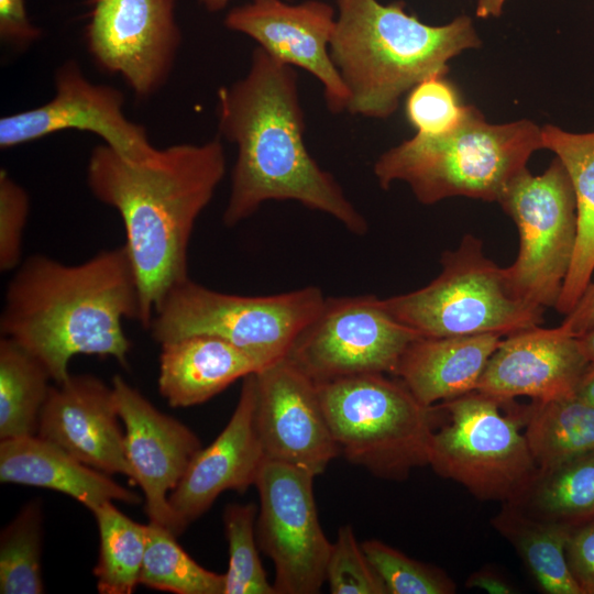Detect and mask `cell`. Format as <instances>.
Masks as SVG:
<instances>
[{"mask_svg": "<svg viewBox=\"0 0 594 594\" xmlns=\"http://www.w3.org/2000/svg\"><path fill=\"white\" fill-rule=\"evenodd\" d=\"M217 95L219 136L238 148L222 216L226 227H235L266 201L294 200L333 217L356 235L366 233L364 216L306 147L293 66L256 47L245 76Z\"/></svg>", "mask_w": 594, "mask_h": 594, "instance_id": "6da1fadb", "label": "cell"}, {"mask_svg": "<svg viewBox=\"0 0 594 594\" xmlns=\"http://www.w3.org/2000/svg\"><path fill=\"white\" fill-rule=\"evenodd\" d=\"M220 138L176 144L147 163H132L106 144L96 146L87 184L100 202L117 210L125 231L124 249L148 328L167 293L189 278L188 248L197 219L226 174Z\"/></svg>", "mask_w": 594, "mask_h": 594, "instance_id": "7a4b0ae2", "label": "cell"}, {"mask_svg": "<svg viewBox=\"0 0 594 594\" xmlns=\"http://www.w3.org/2000/svg\"><path fill=\"white\" fill-rule=\"evenodd\" d=\"M125 319L141 321L136 278L124 246L78 264L33 254L7 285L0 332L24 348L61 384L79 354L112 358L128 366Z\"/></svg>", "mask_w": 594, "mask_h": 594, "instance_id": "3957f363", "label": "cell"}, {"mask_svg": "<svg viewBox=\"0 0 594 594\" xmlns=\"http://www.w3.org/2000/svg\"><path fill=\"white\" fill-rule=\"evenodd\" d=\"M330 56L349 91L346 111L386 119L402 96L422 80L444 76L448 62L481 40L469 16L433 26L403 2L338 0Z\"/></svg>", "mask_w": 594, "mask_h": 594, "instance_id": "277c9868", "label": "cell"}, {"mask_svg": "<svg viewBox=\"0 0 594 594\" xmlns=\"http://www.w3.org/2000/svg\"><path fill=\"white\" fill-rule=\"evenodd\" d=\"M539 148L541 128L534 122L492 124L466 106L450 131L417 133L383 153L374 164V175L383 189L394 182L406 183L425 205L454 196L498 202Z\"/></svg>", "mask_w": 594, "mask_h": 594, "instance_id": "5b68a950", "label": "cell"}, {"mask_svg": "<svg viewBox=\"0 0 594 594\" xmlns=\"http://www.w3.org/2000/svg\"><path fill=\"white\" fill-rule=\"evenodd\" d=\"M318 389L339 454L349 462L389 480L428 464L439 406L420 403L399 378L360 374Z\"/></svg>", "mask_w": 594, "mask_h": 594, "instance_id": "8992f818", "label": "cell"}, {"mask_svg": "<svg viewBox=\"0 0 594 594\" xmlns=\"http://www.w3.org/2000/svg\"><path fill=\"white\" fill-rule=\"evenodd\" d=\"M440 262V274L428 285L383 299L388 312L420 337H507L542 322L544 308L512 294L504 268L484 254L476 237L465 234Z\"/></svg>", "mask_w": 594, "mask_h": 594, "instance_id": "52a82bcc", "label": "cell"}, {"mask_svg": "<svg viewBox=\"0 0 594 594\" xmlns=\"http://www.w3.org/2000/svg\"><path fill=\"white\" fill-rule=\"evenodd\" d=\"M324 299L314 286L271 296H240L187 278L167 293L147 329L160 344L197 334L218 337L265 367L286 356Z\"/></svg>", "mask_w": 594, "mask_h": 594, "instance_id": "ba28073f", "label": "cell"}, {"mask_svg": "<svg viewBox=\"0 0 594 594\" xmlns=\"http://www.w3.org/2000/svg\"><path fill=\"white\" fill-rule=\"evenodd\" d=\"M503 404L479 391L443 402L448 422L431 436L428 465L480 499L517 503L539 468L521 432L528 407Z\"/></svg>", "mask_w": 594, "mask_h": 594, "instance_id": "9c48e42d", "label": "cell"}, {"mask_svg": "<svg viewBox=\"0 0 594 594\" xmlns=\"http://www.w3.org/2000/svg\"><path fill=\"white\" fill-rule=\"evenodd\" d=\"M498 204L519 233L517 257L504 268L509 290L532 305L556 307L578 232L575 196L565 167L556 157L540 175L526 168L507 186Z\"/></svg>", "mask_w": 594, "mask_h": 594, "instance_id": "30bf717a", "label": "cell"}, {"mask_svg": "<svg viewBox=\"0 0 594 594\" xmlns=\"http://www.w3.org/2000/svg\"><path fill=\"white\" fill-rule=\"evenodd\" d=\"M418 338L376 296L326 297L285 358L317 384L360 374H394L403 353Z\"/></svg>", "mask_w": 594, "mask_h": 594, "instance_id": "8fae6325", "label": "cell"}, {"mask_svg": "<svg viewBox=\"0 0 594 594\" xmlns=\"http://www.w3.org/2000/svg\"><path fill=\"white\" fill-rule=\"evenodd\" d=\"M309 472L265 460L256 479L258 548L275 568L276 594H316L326 582L332 543L318 518Z\"/></svg>", "mask_w": 594, "mask_h": 594, "instance_id": "7c38bea8", "label": "cell"}, {"mask_svg": "<svg viewBox=\"0 0 594 594\" xmlns=\"http://www.w3.org/2000/svg\"><path fill=\"white\" fill-rule=\"evenodd\" d=\"M120 90L91 82L75 61L57 68L55 95L46 103L0 119V147L10 148L63 130L97 134L103 144L132 163H147L160 154L143 125L123 112Z\"/></svg>", "mask_w": 594, "mask_h": 594, "instance_id": "4fadbf2b", "label": "cell"}, {"mask_svg": "<svg viewBox=\"0 0 594 594\" xmlns=\"http://www.w3.org/2000/svg\"><path fill=\"white\" fill-rule=\"evenodd\" d=\"M176 0H92L87 45L106 72L144 99L166 82L182 42Z\"/></svg>", "mask_w": 594, "mask_h": 594, "instance_id": "5bb4252c", "label": "cell"}, {"mask_svg": "<svg viewBox=\"0 0 594 594\" xmlns=\"http://www.w3.org/2000/svg\"><path fill=\"white\" fill-rule=\"evenodd\" d=\"M256 376V426L267 460L314 476L324 472L339 449L321 405L318 384L287 358Z\"/></svg>", "mask_w": 594, "mask_h": 594, "instance_id": "9a60e30c", "label": "cell"}, {"mask_svg": "<svg viewBox=\"0 0 594 594\" xmlns=\"http://www.w3.org/2000/svg\"><path fill=\"white\" fill-rule=\"evenodd\" d=\"M119 416L124 428V449L145 498L151 522L182 534L168 503L170 492L201 449L199 438L179 420L160 411L122 376L112 380Z\"/></svg>", "mask_w": 594, "mask_h": 594, "instance_id": "2e32d148", "label": "cell"}, {"mask_svg": "<svg viewBox=\"0 0 594 594\" xmlns=\"http://www.w3.org/2000/svg\"><path fill=\"white\" fill-rule=\"evenodd\" d=\"M336 19L333 8L322 1L251 0L232 9L224 25L253 38L275 59L315 76L328 109L337 113L348 109L350 95L329 51Z\"/></svg>", "mask_w": 594, "mask_h": 594, "instance_id": "e0dca14e", "label": "cell"}, {"mask_svg": "<svg viewBox=\"0 0 594 594\" xmlns=\"http://www.w3.org/2000/svg\"><path fill=\"white\" fill-rule=\"evenodd\" d=\"M120 421L112 385L90 374H70L52 385L36 435L94 469L133 481Z\"/></svg>", "mask_w": 594, "mask_h": 594, "instance_id": "ac0fdd59", "label": "cell"}, {"mask_svg": "<svg viewBox=\"0 0 594 594\" xmlns=\"http://www.w3.org/2000/svg\"><path fill=\"white\" fill-rule=\"evenodd\" d=\"M266 460L256 426V376L243 378L235 409L221 433L191 460L168 496L180 531L202 516L224 491L244 493Z\"/></svg>", "mask_w": 594, "mask_h": 594, "instance_id": "d6986e66", "label": "cell"}, {"mask_svg": "<svg viewBox=\"0 0 594 594\" xmlns=\"http://www.w3.org/2000/svg\"><path fill=\"white\" fill-rule=\"evenodd\" d=\"M590 361L578 338L539 326L507 336L491 355L476 391L506 402L544 403L576 395Z\"/></svg>", "mask_w": 594, "mask_h": 594, "instance_id": "ffe728a7", "label": "cell"}, {"mask_svg": "<svg viewBox=\"0 0 594 594\" xmlns=\"http://www.w3.org/2000/svg\"><path fill=\"white\" fill-rule=\"evenodd\" d=\"M0 481L50 488L68 495L92 513L107 502L139 504L142 498L109 474L94 469L37 435L0 441Z\"/></svg>", "mask_w": 594, "mask_h": 594, "instance_id": "44dd1931", "label": "cell"}, {"mask_svg": "<svg viewBox=\"0 0 594 594\" xmlns=\"http://www.w3.org/2000/svg\"><path fill=\"white\" fill-rule=\"evenodd\" d=\"M503 337L495 333L424 338L403 353L393 375L426 406L476 391Z\"/></svg>", "mask_w": 594, "mask_h": 594, "instance_id": "7402d4cb", "label": "cell"}, {"mask_svg": "<svg viewBox=\"0 0 594 594\" xmlns=\"http://www.w3.org/2000/svg\"><path fill=\"white\" fill-rule=\"evenodd\" d=\"M262 369L257 359L223 339L189 336L161 344L158 391L172 407L195 406Z\"/></svg>", "mask_w": 594, "mask_h": 594, "instance_id": "603a6c76", "label": "cell"}, {"mask_svg": "<svg viewBox=\"0 0 594 594\" xmlns=\"http://www.w3.org/2000/svg\"><path fill=\"white\" fill-rule=\"evenodd\" d=\"M542 147L565 167L576 202V243L556 309L566 315L575 306L594 272V132L574 133L556 125L541 128Z\"/></svg>", "mask_w": 594, "mask_h": 594, "instance_id": "cb8c5ba5", "label": "cell"}, {"mask_svg": "<svg viewBox=\"0 0 594 594\" xmlns=\"http://www.w3.org/2000/svg\"><path fill=\"white\" fill-rule=\"evenodd\" d=\"M492 525L513 544L542 592L582 594L565 554L574 526L534 517L514 503H503Z\"/></svg>", "mask_w": 594, "mask_h": 594, "instance_id": "d4e9b609", "label": "cell"}, {"mask_svg": "<svg viewBox=\"0 0 594 594\" xmlns=\"http://www.w3.org/2000/svg\"><path fill=\"white\" fill-rule=\"evenodd\" d=\"M525 436L540 471L594 450V407L578 395L528 407Z\"/></svg>", "mask_w": 594, "mask_h": 594, "instance_id": "484cf974", "label": "cell"}, {"mask_svg": "<svg viewBox=\"0 0 594 594\" xmlns=\"http://www.w3.org/2000/svg\"><path fill=\"white\" fill-rule=\"evenodd\" d=\"M53 381L45 366L13 340L0 339V440L34 436Z\"/></svg>", "mask_w": 594, "mask_h": 594, "instance_id": "4316f807", "label": "cell"}, {"mask_svg": "<svg viewBox=\"0 0 594 594\" xmlns=\"http://www.w3.org/2000/svg\"><path fill=\"white\" fill-rule=\"evenodd\" d=\"M518 505L527 514L578 526L594 519V450L538 471Z\"/></svg>", "mask_w": 594, "mask_h": 594, "instance_id": "83f0119b", "label": "cell"}, {"mask_svg": "<svg viewBox=\"0 0 594 594\" xmlns=\"http://www.w3.org/2000/svg\"><path fill=\"white\" fill-rule=\"evenodd\" d=\"M99 531V557L94 569L101 594H130L140 584L146 547V525L121 513L112 502L92 512Z\"/></svg>", "mask_w": 594, "mask_h": 594, "instance_id": "f1b7e54d", "label": "cell"}, {"mask_svg": "<svg viewBox=\"0 0 594 594\" xmlns=\"http://www.w3.org/2000/svg\"><path fill=\"white\" fill-rule=\"evenodd\" d=\"M140 584L175 594H223L224 574L206 570L166 527L146 525V547Z\"/></svg>", "mask_w": 594, "mask_h": 594, "instance_id": "f546056e", "label": "cell"}, {"mask_svg": "<svg viewBox=\"0 0 594 594\" xmlns=\"http://www.w3.org/2000/svg\"><path fill=\"white\" fill-rule=\"evenodd\" d=\"M42 507L38 501L24 505L0 535V593L41 594L44 592L42 550Z\"/></svg>", "mask_w": 594, "mask_h": 594, "instance_id": "4dcf8cb0", "label": "cell"}, {"mask_svg": "<svg viewBox=\"0 0 594 594\" xmlns=\"http://www.w3.org/2000/svg\"><path fill=\"white\" fill-rule=\"evenodd\" d=\"M257 506L229 504L223 513L229 546V566L223 594H276L258 557L256 539Z\"/></svg>", "mask_w": 594, "mask_h": 594, "instance_id": "1f68e13d", "label": "cell"}, {"mask_svg": "<svg viewBox=\"0 0 594 594\" xmlns=\"http://www.w3.org/2000/svg\"><path fill=\"white\" fill-rule=\"evenodd\" d=\"M361 546L387 594H452L455 592L453 581L436 566L414 560L376 539L366 540Z\"/></svg>", "mask_w": 594, "mask_h": 594, "instance_id": "d6a6232c", "label": "cell"}, {"mask_svg": "<svg viewBox=\"0 0 594 594\" xmlns=\"http://www.w3.org/2000/svg\"><path fill=\"white\" fill-rule=\"evenodd\" d=\"M326 582L332 594H387L351 525L338 529L327 562Z\"/></svg>", "mask_w": 594, "mask_h": 594, "instance_id": "836d02e7", "label": "cell"}, {"mask_svg": "<svg viewBox=\"0 0 594 594\" xmlns=\"http://www.w3.org/2000/svg\"><path fill=\"white\" fill-rule=\"evenodd\" d=\"M466 106L444 76L429 77L416 85L406 100V116L417 133L440 134L453 129Z\"/></svg>", "mask_w": 594, "mask_h": 594, "instance_id": "e575fe53", "label": "cell"}, {"mask_svg": "<svg viewBox=\"0 0 594 594\" xmlns=\"http://www.w3.org/2000/svg\"><path fill=\"white\" fill-rule=\"evenodd\" d=\"M30 211L26 190L6 169L0 172V271L13 272L22 262L24 230Z\"/></svg>", "mask_w": 594, "mask_h": 594, "instance_id": "d590c367", "label": "cell"}, {"mask_svg": "<svg viewBox=\"0 0 594 594\" xmlns=\"http://www.w3.org/2000/svg\"><path fill=\"white\" fill-rule=\"evenodd\" d=\"M565 554L582 594H594V519L572 529Z\"/></svg>", "mask_w": 594, "mask_h": 594, "instance_id": "8d00e7d4", "label": "cell"}, {"mask_svg": "<svg viewBox=\"0 0 594 594\" xmlns=\"http://www.w3.org/2000/svg\"><path fill=\"white\" fill-rule=\"evenodd\" d=\"M41 31L28 18L24 0H0L1 40L18 48L34 42Z\"/></svg>", "mask_w": 594, "mask_h": 594, "instance_id": "74e56055", "label": "cell"}, {"mask_svg": "<svg viewBox=\"0 0 594 594\" xmlns=\"http://www.w3.org/2000/svg\"><path fill=\"white\" fill-rule=\"evenodd\" d=\"M559 327L563 332L574 338H580L594 330V282H590Z\"/></svg>", "mask_w": 594, "mask_h": 594, "instance_id": "f35d334b", "label": "cell"}, {"mask_svg": "<svg viewBox=\"0 0 594 594\" xmlns=\"http://www.w3.org/2000/svg\"><path fill=\"white\" fill-rule=\"evenodd\" d=\"M466 587L484 590L491 594H513L514 587L499 574L481 570L473 572L466 580Z\"/></svg>", "mask_w": 594, "mask_h": 594, "instance_id": "ab89813d", "label": "cell"}, {"mask_svg": "<svg viewBox=\"0 0 594 594\" xmlns=\"http://www.w3.org/2000/svg\"><path fill=\"white\" fill-rule=\"evenodd\" d=\"M576 395L594 407V363H590L578 387Z\"/></svg>", "mask_w": 594, "mask_h": 594, "instance_id": "60d3db41", "label": "cell"}, {"mask_svg": "<svg viewBox=\"0 0 594 594\" xmlns=\"http://www.w3.org/2000/svg\"><path fill=\"white\" fill-rule=\"evenodd\" d=\"M505 0H477L476 15L480 18L498 16Z\"/></svg>", "mask_w": 594, "mask_h": 594, "instance_id": "b9f144b4", "label": "cell"}, {"mask_svg": "<svg viewBox=\"0 0 594 594\" xmlns=\"http://www.w3.org/2000/svg\"><path fill=\"white\" fill-rule=\"evenodd\" d=\"M578 339L590 363H594V330Z\"/></svg>", "mask_w": 594, "mask_h": 594, "instance_id": "7bdbcfd3", "label": "cell"}, {"mask_svg": "<svg viewBox=\"0 0 594 594\" xmlns=\"http://www.w3.org/2000/svg\"><path fill=\"white\" fill-rule=\"evenodd\" d=\"M200 3L210 12L222 10L230 0H199Z\"/></svg>", "mask_w": 594, "mask_h": 594, "instance_id": "ee69618b", "label": "cell"}]
</instances>
